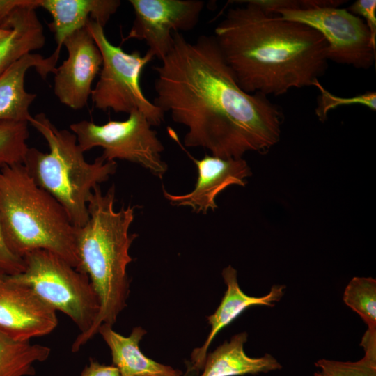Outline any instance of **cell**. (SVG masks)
<instances>
[{"instance_id":"1","label":"cell","mask_w":376,"mask_h":376,"mask_svg":"<svg viewBox=\"0 0 376 376\" xmlns=\"http://www.w3.org/2000/svg\"><path fill=\"white\" fill-rule=\"evenodd\" d=\"M169 54L153 67L154 104L185 126L187 147L223 159L267 152L280 140L283 114L267 96L249 94L236 81L213 36L188 41L173 33Z\"/></svg>"},{"instance_id":"2","label":"cell","mask_w":376,"mask_h":376,"mask_svg":"<svg viewBox=\"0 0 376 376\" xmlns=\"http://www.w3.org/2000/svg\"><path fill=\"white\" fill-rule=\"evenodd\" d=\"M229 8L213 36L246 93L281 95L314 86L328 67L327 43L314 29L268 13L252 0Z\"/></svg>"},{"instance_id":"3","label":"cell","mask_w":376,"mask_h":376,"mask_svg":"<svg viewBox=\"0 0 376 376\" xmlns=\"http://www.w3.org/2000/svg\"><path fill=\"white\" fill-rule=\"evenodd\" d=\"M115 187L105 194L96 186L88 202V219L76 228L79 271L87 274L98 297L100 311L92 327L75 339L71 350L77 352L103 324L111 326L126 306L129 294L127 266L132 258L130 247L137 237L129 234L134 218V206L114 209Z\"/></svg>"},{"instance_id":"4","label":"cell","mask_w":376,"mask_h":376,"mask_svg":"<svg viewBox=\"0 0 376 376\" xmlns=\"http://www.w3.org/2000/svg\"><path fill=\"white\" fill-rule=\"evenodd\" d=\"M0 218L7 244L17 256L47 250L79 270L76 228L23 164L0 167Z\"/></svg>"},{"instance_id":"5","label":"cell","mask_w":376,"mask_h":376,"mask_svg":"<svg viewBox=\"0 0 376 376\" xmlns=\"http://www.w3.org/2000/svg\"><path fill=\"white\" fill-rule=\"evenodd\" d=\"M29 123L46 140L49 152L29 148L24 166L36 184L62 205L74 226H83L93 190L115 173L116 161L100 156L87 162L75 134L57 128L44 113L32 116Z\"/></svg>"},{"instance_id":"6","label":"cell","mask_w":376,"mask_h":376,"mask_svg":"<svg viewBox=\"0 0 376 376\" xmlns=\"http://www.w3.org/2000/svg\"><path fill=\"white\" fill-rule=\"evenodd\" d=\"M23 259L24 272L9 277L29 287L55 311L68 316L79 334L88 332L98 315L100 301L87 274L47 250L31 251Z\"/></svg>"},{"instance_id":"7","label":"cell","mask_w":376,"mask_h":376,"mask_svg":"<svg viewBox=\"0 0 376 376\" xmlns=\"http://www.w3.org/2000/svg\"><path fill=\"white\" fill-rule=\"evenodd\" d=\"M86 27L98 47L102 57L100 77L91 92L95 107L116 113L141 112L152 126L164 121V113L144 95L140 77L145 66L154 58L147 52H125L107 39L104 27L90 20Z\"/></svg>"},{"instance_id":"8","label":"cell","mask_w":376,"mask_h":376,"mask_svg":"<svg viewBox=\"0 0 376 376\" xmlns=\"http://www.w3.org/2000/svg\"><path fill=\"white\" fill-rule=\"evenodd\" d=\"M341 2L344 1H304V8L282 9L275 14L318 31L327 43L328 61L368 69L376 55L369 29L360 17L338 8Z\"/></svg>"},{"instance_id":"9","label":"cell","mask_w":376,"mask_h":376,"mask_svg":"<svg viewBox=\"0 0 376 376\" xmlns=\"http://www.w3.org/2000/svg\"><path fill=\"white\" fill-rule=\"evenodd\" d=\"M151 126L141 112L133 111L125 120H109L102 125L81 120L71 124L70 129L84 152L101 147V157L106 161L136 163L162 178L167 171L161 157L164 148Z\"/></svg>"},{"instance_id":"10","label":"cell","mask_w":376,"mask_h":376,"mask_svg":"<svg viewBox=\"0 0 376 376\" xmlns=\"http://www.w3.org/2000/svg\"><path fill=\"white\" fill-rule=\"evenodd\" d=\"M134 19L127 36L144 40L148 52L162 61L171 49L173 33L193 29L199 21L205 2L199 0H130Z\"/></svg>"},{"instance_id":"11","label":"cell","mask_w":376,"mask_h":376,"mask_svg":"<svg viewBox=\"0 0 376 376\" xmlns=\"http://www.w3.org/2000/svg\"><path fill=\"white\" fill-rule=\"evenodd\" d=\"M63 45L68 57L54 73V93L63 104L81 109L88 104L92 83L100 71L102 54L86 26L66 38Z\"/></svg>"},{"instance_id":"12","label":"cell","mask_w":376,"mask_h":376,"mask_svg":"<svg viewBox=\"0 0 376 376\" xmlns=\"http://www.w3.org/2000/svg\"><path fill=\"white\" fill-rule=\"evenodd\" d=\"M56 311L29 287L0 274V331L13 339L30 341L58 325Z\"/></svg>"},{"instance_id":"13","label":"cell","mask_w":376,"mask_h":376,"mask_svg":"<svg viewBox=\"0 0 376 376\" xmlns=\"http://www.w3.org/2000/svg\"><path fill=\"white\" fill-rule=\"evenodd\" d=\"M169 133L195 163L198 170V179L191 192L172 194L163 188L164 196L171 205L189 206L197 212L214 210L217 208L215 198L220 192L232 185L244 186L246 178L251 175L249 166L242 158L223 159L206 155L201 159H196L182 147L172 129H169Z\"/></svg>"},{"instance_id":"14","label":"cell","mask_w":376,"mask_h":376,"mask_svg":"<svg viewBox=\"0 0 376 376\" xmlns=\"http://www.w3.org/2000/svg\"><path fill=\"white\" fill-rule=\"evenodd\" d=\"M221 275L227 287L226 290L215 312L207 318L211 327L210 331L204 344L193 350L191 365L185 373L187 375L191 376L193 372L202 370L208 348L214 337L244 311L254 306L273 307L284 295L285 286L276 284L264 296H249L241 290L237 271L231 265L225 267Z\"/></svg>"},{"instance_id":"15","label":"cell","mask_w":376,"mask_h":376,"mask_svg":"<svg viewBox=\"0 0 376 376\" xmlns=\"http://www.w3.org/2000/svg\"><path fill=\"white\" fill-rule=\"evenodd\" d=\"M57 63L51 55L45 58L38 54L29 53L0 75V122L29 123L32 118L29 107L37 95L25 90L26 73L33 68L45 79L48 74L55 72Z\"/></svg>"},{"instance_id":"16","label":"cell","mask_w":376,"mask_h":376,"mask_svg":"<svg viewBox=\"0 0 376 376\" xmlns=\"http://www.w3.org/2000/svg\"><path fill=\"white\" fill-rule=\"evenodd\" d=\"M120 4L119 0H38V7L52 17L48 26L57 46L52 55L58 59L66 38L85 28L90 20L104 27Z\"/></svg>"},{"instance_id":"17","label":"cell","mask_w":376,"mask_h":376,"mask_svg":"<svg viewBox=\"0 0 376 376\" xmlns=\"http://www.w3.org/2000/svg\"><path fill=\"white\" fill-rule=\"evenodd\" d=\"M37 8L38 0H20L3 19L0 26L12 30L0 39V75L24 55L43 47L45 37Z\"/></svg>"},{"instance_id":"18","label":"cell","mask_w":376,"mask_h":376,"mask_svg":"<svg viewBox=\"0 0 376 376\" xmlns=\"http://www.w3.org/2000/svg\"><path fill=\"white\" fill-rule=\"evenodd\" d=\"M97 333L109 347L113 365L121 376H184L180 370L157 362L141 351L139 342L146 334L141 327H134L127 337L107 324H102Z\"/></svg>"},{"instance_id":"19","label":"cell","mask_w":376,"mask_h":376,"mask_svg":"<svg viewBox=\"0 0 376 376\" xmlns=\"http://www.w3.org/2000/svg\"><path fill=\"white\" fill-rule=\"evenodd\" d=\"M247 334L234 335L213 352L207 353L199 376H239L267 373L282 368L279 361L272 354L251 357L244 351Z\"/></svg>"},{"instance_id":"20","label":"cell","mask_w":376,"mask_h":376,"mask_svg":"<svg viewBox=\"0 0 376 376\" xmlns=\"http://www.w3.org/2000/svg\"><path fill=\"white\" fill-rule=\"evenodd\" d=\"M50 352L46 345L16 340L0 331V376H33L35 364L46 361Z\"/></svg>"},{"instance_id":"21","label":"cell","mask_w":376,"mask_h":376,"mask_svg":"<svg viewBox=\"0 0 376 376\" xmlns=\"http://www.w3.org/2000/svg\"><path fill=\"white\" fill-rule=\"evenodd\" d=\"M343 299L364 321L368 330L376 331V280L353 277L347 285Z\"/></svg>"},{"instance_id":"22","label":"cell","mask_w":376,"mask_h":376,"mask_svg":"<svg viewBox=\"0 0 376 376\" xmlns=\"http://www.w3.org/2000/svg\"><path fill=\"white\" fill-rule=\"evenodd\" d=\"M29 135L28 123L0 122V167L23 164Z\"/></svg>"},{"instance_id":"23","label":"cell","mask_w":376,"mask_h":376,"mask_svg":"<svg viewBox=\"0 0 376 376\" xmlns=\"http://www.w3.org/2000/svg\"><path fill=\"white\" fill-rule=\"evenodd\" d=\"M315 366L323 376H376V357L365 354L357 361L321 359Z\"/></svg>"},{"instance_id":"24","label":"cell","mask_w":376,"mask_h":376,"mask_svg":"<svg viewBox=\"0 0 376 376\" xmlns=\"http://www.w3.org/2000/svg\"><path fill=\"white\" fill-rule=\"evenodd\" d=\"M314 86L320 91L315 113L322 121L326 120L329 111L340 106L361 104L368 107L373 111L376 109L375 92H366L352 97H340L327 91L318 81L315 83Z\"/></svg>"},{"instance_id":"25","label":"cell","mask_w":376,"mask_h":376,"mask_svg":"<svg viewBox=\"0 0 376 376\" xmlns=\"http://www.w3.org/2000/svg\"><path fill=\"white\" fill-rule=\"evenodd\" d=\"M24 259L15 255L8 247L0 218V274L14 276L24 272Z\"/></svg>"},{"instance_id":"26","label":"cell","mask_w":376,"mask_h":376,"mask_svg":"<svg viewBox=\"0 0 376 376\" xmlns=\"http://www.w3.org/2000/svg\"><path fill=\"white\" fill-rule=\"evenodd\" d=\"M347 10L355 15H361L365 19L364 22L370 31L371 44L376 49V1L357 0L350 6Z\"/></svg>"},{"instance_id":"27","label":"cell","mask_w":376,"mask_h":376,"mask_svg":"<svg viewBox=\"0 0 376 376\" xmlns=\"http://www.w3.org/2000/svg\"><path fill=\"white\" fill-rule=\"evenodd\" d=\"M79 376H121L118 369L114 366H107L93 359H90Z\"/></svg>"},{"instance_id":"28","label":"cell","mask_w":376,"mask_h":376,"mask_svg":"<svg viewBox=\"0 0 376 376\" xmlns=\"http://www.w3.org/2000/svg\"><path fill=\"white\" fill-rule=\"evenodd\" d=\"M8 0H0V19L3 16L6 6L8 5ZM11 28L6 29L0 26V39L7 36L11 32Z\"/></svg>"},{"instance_id":"29","label":"cell","mask_w":376,"mask_h":376,"mask_svg":"<svg viewBox=\"0 0 376 376\" xmlns=\"http://www.w3.org/2000/svg\"><path fill=\"white\" fill-rule=\"evenodd\" d=\"M313 376H323V375L320 371H318L314 373Z\"/></svg>"}]
</instances>
